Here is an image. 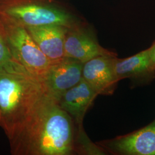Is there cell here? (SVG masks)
<instances>
[{
	"label": "cell",
	"instance_id": "4fadbf2b",
	"mask_svg": "<svg viewBox=\"0 0 155 155\" xmlns=\"http://www.w3.org/2000/svg\"><path fill=\"white\" fill-rule=\"evenodd\" d=\"M13 59L8 47L5 35L0 26V68L5 66Z\"/></svg>",
	"mask_w": 155,
	"mask_h": 155
},
{
	"label": "cell",
	"instance_id": "5b68a950",
	"mask_svg": "<svg viewBox=\"0 0 155 155\" xmlns=\"http://www.w3.org/2000/svg\"><path fill=\"white\" fill-rule=\"evenodd\" d=\"M117 56L116 52L100 45L94 30L86 21L68 28L64 41V57L82 63L95 57Z\"/></svg>",
	"mask_w": 155,
	"mask_h": 155
},
{
	"label": "cell",
	"instance_id": "7c38bea8",
	"mask_svg": "<svg viewBox=\"0 0 155 155\" xmlns=\"http://www.w3.org/2000/svg\"><path fill=\"white\" fill-rule=\"evenodd\" d=\"M75 153L84 155H103L105 150L98 144L93 143L83 130L82 125H76L75 140Z\"/></svg>",
	"mask_w": 155,
	"mask_h": 155
},
{
	"label": "cell",
	"instance_id": "52a82bcc",
	"mask_svg": "<svg viewBox=\"0 0 155 155\" xmlns=\"http://www.w3.org/2000/svg\"><path fill=\"white\" fill-rule=\"evenodd\" d=\"M83 66V63L68 58L52 63L41 80L47 93L58 101L82 79Z\"/></svg>",
	"mask_w": 155,
	"mask_h": 155
},
{
	"label": "cell",
	"instance_id": "277c9868",
	"mask_svg": "<svg viewBox=\"0 0 155 155\" xmlns=\"http://www.w3.org/2000/svg\"><path fill=\"white\" fill-rule=\"evenodd\" d=\"M0 26L13 58L41 82L52 62L40 50L25 27L2 18Z\"/></svg>",
	"mask_w": 155,
	"mask_h": 155
},
{
	"label": "cell",
	"instance_id": "7a4b0ae2",
	"mask_svg": "<svg viewBox=\"0 0 155 155\" xmlns=\"http://www.w3.org/2000/svg\"><path fill=\"white\" fill-rule=\"evenodd\" d=\"M46 94L42 82L15 59L0 68V126L10 141Z\"/></svg>",
	"mask_w": 155,
	"mask_h": 155
},
{
	"label": "cell",
	"instance_id": "3957f363",
	"mask_svg": "<svg viewBox=\"0 0 155 155\" xmlns=\"http://www.w3.org/2000/svg\"><path fill=\"white\" fill-rule=\"evenodd\" d=\"M0 18L25 28L57 24L70 28L85 21L58 0H0Z\"/></svg>",
	"mask_w": 155,
	"mask_h": 155
},
{
	"label": "cell",
	"instance_id": "6da1fadb",
	"mask_svg": "<svg viewBox=\"0 0 155 155\" xmlns=\"http://www.w3.org/2000/svg\"><path fill=\"white\" fill-rule=\"evenodd\" d=\"M76 125L72 117L47 94L16 136L10 141L16 155H71L75 153Z\"/></svg>",
	"mask_w": 155,
	"mask_h": 155
},
{
	"label": "cell",
	"instance_id": "9c48e42d",
	"mask_svg": "<svg viewBox=\"0 0 155 155\" xmlns=\"http://www.w3.org/2000/svg\"><path fill=\"white\" fill-rule=\"evenodd\" d=\"M40 50L53 62L64 58V41L68 28L57 24L26 27Z\"/></svg>",
	"mask_w": 155,
	"mask_h": 155
},
{
	"label": "cell",
	"instance_id": "ba28073f",
	"mask_svg": "<svg viewBox=\"0 0 155 155\" xmlns=\"http://www.w3.org/2000/svg\"><path fill=\"white\" fill-rule=\"evenodd\" d=\"M116 57L98 56L83 63L82 78L98 95H110L116 89L119 81L114 70Z\"/></svg>",
	"mask_w": 155,
	"mask_h": 155
},
{
	"label": "cell",
	"instance_id": "30bf717a",
	"mask_svg": "<svg viewBox=\"0 0 155 155\" xmlns=\"http://www.w3.org/2000/svg\"><path fill=\"white\" fill-rule=\"evenodd\" d=\"M114 70L118 81L129 79L137 83H147L155 78V69L151 64L150 48L127 58L114 61Z\"/></svg>",
	"mask_w": 155,
	"mask_h": 155
},
{
	"label": "cell",
	"instance_id": "5bb4252c",
	"mask_svg": "<svg viewBox=\"0 0 155 155\" xmlns=\"http://www.w3.org/2000/svg\"><path fill=\"white\" fill-rule=\"evenodd\" d=\"M150 48V59L151 64L153 68L155 69V41L151 45V46L149 47Z\"/></svg>",
	"mask_w": 155,
	"mask_h": 155
},
{
	"label": "cell",
	"instance_id": "8fae6325",
	"mask_svg": "<svg viewBox=\"0 0 155 155\" xmlns=\"http://www.w3.org/2000/svg\"><path fill=\"white\" fill-rule=\"evenodd\" d=\"M98 95L91 87L82 79L68 90L58 100L63 110L72 117L76 125H82L83 118Z\"/></svg>",
	"mask_w": 155,
	"mask_h": 155
},
{
	"label": "cell",
	"instance_id": "8992f818",
	"mask_svg": "<svg viewBox=\"0 0 155 155\" xmlns=\"http://www.w3.org/2000/svg\"><path fill=\"white\" fill-rule=\"evenodd\" d=\"M97 144L114 155H155V120L132 133Z\"/></svg>",
	"mask_w": 155,
	"mask_h": 155
}]
</instances>
